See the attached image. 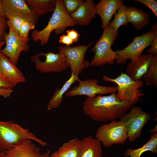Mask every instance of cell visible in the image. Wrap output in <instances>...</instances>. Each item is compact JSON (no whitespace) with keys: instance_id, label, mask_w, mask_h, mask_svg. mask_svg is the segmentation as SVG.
<instances>
[{"instance_id":"obj_1","label":"cell","mask_w":157,"mask_h":157,"mask_svg":"<svg viewBox=\"0 0 157 157\" xmlns=\"http://www.w3.org/2000/svg\"><path fill=\"white\" fill-rule=\"evenodd\" d=\"M116 93L109 95H98L87 97L83 103L84 113L92 120L105 122L120 119L134 104L119 100Z\"/></svg>"},{"instance_id":"obj_2","label":"cell","mask_w":157,"mask_h":157,"mask_svg":"<svg viewBox=\"0 0 157 157\" xmlns=\"http://www.w3.org/2000/svg\"><path fill=\"white\" fill-rule=\"evenodd\" d=\"M76 23L65 9L62 0H56V6L47 25L42 30H34L31 37L34 42L39 41L41 45L48 42L51 32L53 30L57 34L64 32L68 27H72L77 25Z\"/></svg>"},{"instance_id":"obj_3","label":"cell","mask_w":157,"mask_h":157,"mask_svg":"<svg viewBox=\"0 0 157 157\" xmlns=\"http://www.w3.org/2000/svg\"><path fill=\"white\" fill-rule=\"evenodd\" d=\"M27 140L35 141L42 147L47 145L28 129L10 121H0V148L2 150L10 149Z\"/></svg>"},{"instance_id":"obj_4","label":"cell","mask_w":157,"mask_h":157,"mask_svg":"<svg viewBox=\"0 0 157 157\" xmlns=\"http://www.w3.org/2000/svg\"><path fill=\"white\" fill-rule=\"evenodd\" d=\"M118 33H115L109 25L104 29L101 36L89 51L90 53L94 54L90 65L93 67H102L106 64H114L117 56L116 51H113L111 47L114 44Z\"/></svg>"},{"instance_id":"obj_5","label":"cell","mask_w":157,"mask_h":157,"mask_svg":"<svg viewBox=\"0 0 157 157\" xmlns=\"http://www.w3.org/2000/svg\"><path fill=\"white\" fill-rule=\"evenodd\" d=\"M102 79L105 81L113 82L117 85L116 96L120 101H130L135 104L144 95L140 89L143 85L144 81H134L126 73L121 72L118 76L113 78L104 75Z\"/></svg>"},{"instance_id":"obj_6","label":"cell","mask_w":157,"mask_h":157,"mask_svg":"<svg viewBox=\"0 0 157 157\" xmlns=\"http://www.w3.org/2000/svg\"><path fill=\"white\" fill-rule=\"evenodd\" d=\"M156 35L157 24L156 23L149 31L136 36L126 47L116 51L117 56L115 60L116 63L119 64H124L127 59H130L131 61L141 56L143 51L150 46Z\"/></svg>"},{"instance_id":"obj_7","label":"cell","mask_w":157,"mask_h":157,"mask_svg":"<svg viewBox=\"0 0 157 157\" xmlns=\"http://www.w3.org/2000/svg\"><path fill=\"white\" fill-rule=\"evenodd\" d=\"M151 116L138 106H133L120 119L126 128L128 138L131 142L141 136L143 128L151 119Z\"/></svg>"},{"instance_id":"obj_8","label":"cell","mask_w":157,"mask_h":157,"mask_svg":"<svg viewBox=\"0 0 157 157\" xmlns=\"http://www.w3.org/2000/svg\"><path fill=\"white\" fill-rule=\"evenodd\" d=\"M95 137L102 145L106 147L115 144H124L128 138L126 128L120 121L117 120L100 126Z\"/></svg>"},{"instance_id":"obj_9","label":"cell","mask_w":157,"mask_h":157,"mask_svg":"<svg viewBox=\"0 0 157 157\" xmlns=\"http://www.w3.org/2000/svg\"><path fill=\"white\" fill-rule=\"evenodd\" d=\"M95 42L87 45H79L75 47L59 46V52L64 56L67 63L70 68L71 74L78 75L90 65V62L85 59L86 53Z\"/></svg>"},{"instance_id":"obj_10","label":"cell","mask_w":157,"mask_h":157,"mask_svg":"<svg viewBox=\"0 0 157 157\" xmlns=\"http://www.w3.org/2000/svg\"><path fill=\"white\" fill-rule=\"evenodd\" d=\"M30 60L36 69L42 73L62 72L69 68L64 57L59 52H40L31 56Z\"/></svg>"},{"instance_id":"obj_11","label":"cell","mask_w":157,"mask_h":157,"mask_svg":"<svg viewBox=\"0 0 157 157\" xmlns=\"http://www.w3.org/2000/svg\"><path fill=\"white\" fill-rule=\"evenodd\" d=\"M7 23L8 32L5 36L4 41L6 45L4 48L1 49V52L16 65L21 53H26L29 51L28 42L30 39L21 38L15 32L8 21Z\"/></svg>"},{"instance_id":"obj_12","label":"cell","mask_w":157,"mask_h":157,"mask_svg":"<svg viewBox=\"0 0 157 157\" xmlns=\"http://www.w3.org/2000/svg\"><path fill=\"white\" fill-rule=\"evenodd\" d=\"M76 86L69 90L65 95L69 97L77 96H86L87 97H93L98 95L116 93V86H105L98 84V80L95 79H86L81 80Z\"/></svg>"},{"instance_id":"obj_13","label":"cell","mask_w":157,"mask_h":157,"mask_svg":"<svg viewBox=\"0 0 157 157\" xmlns=\"http://www.w3.org/2000/svg\"><path fill=\"white\" fill-rule=\"evenodd\" d=\"M4 11L8 12L24 20L35 24L39 20L24 0H1Z\"/></svg>"},{"instance_id":"obj_14","label":"cell","mask_w":157,"mask_h":157,"mask_svg":"<svg viewBox=\"0 0 157 157\" xmlns=\"http://www.w3.org/2000/svg\"><path fill=\"white\" fill-rule=\"evenodd\" d=\"M7 157H49L51 152L49 149L42 154L40 149L31 141L27 140L22 144L4 151Z\"/></svg>"},{"instance_id":"obj_15","label":"cell","mask_w":157,"mask_h":157,"mask_svg":"<svg viewBox=\"0 0 157 157\" xmlns=\"http://www.w3.org/2000/svg\"><path fill=\"white\" fill-rule=\"evenodd\" d=\"M154 55L145 54L131 61L126 68V73L134 81H142Z\"/></svg>"},{"instance_id":"obj_16","label":"cell","mask_w":157,"mask_h":157,"mask_svg":"<svg viewBox=\"0 0 157 157\" xmlns=\"http://www.w3.org/2000/svg\"><path fill=\"white\" fill-rule=\"evenodd\" d=\"M0 72L14 87L24 83L26 79L21 71L8 58L0 53Z\"/></svg>"},{"instance_id":"obj_17","label":"cell","mask_w":157,"mask_h":157,"mask_svg":"<svg viewBox=\"0 0 157 157\" xmlns=\"http://www.w3.org/2000/svg\"><path fill=\"white\" fill-rule=\"evenodd\" d=\"M123 4L122 0H101L96 5L97 14L101 19L102 29L108 25L113 15Z\"/></svg>"},{"instance_id":"obj_18","label":"cell","mask_w":157,"mask_h":157,"mask_svg":"<svg viewBox=\"0 0 157 157\" xmlns=\"http://www.w3.org/2000/svg\"><path fill=\"white\" fill-rule=\"evenodd\" d=\"M97 15L96 5L92 0H85L73 13L70 15L77 24L88 25Z\"/></svg>"},{"instance_id":"obj_19","label":"cell","mask_w":157,"mask_h":157,"mask_svg":"<svg viewBox=\"0 0 157 157\" xmlns=\"http://www.w3.org/2000/svg\"><path fill=\"white\" fill-rule=\"evenodd\" d=\"M100 141L89 135L81 139L80 157H102V149Z\"/></svg>"},{"instance_id":"obj_20","label":"cell","mask_w":157,"mask_h":157,"mask_svg":"<svg viewBox=\"0 0 157 157\" xmlns=\"http://www.w3.org/2000/svg\"><path fill=\"white\" fill-rule=\"evenodd\" d=\"M125 13L128 23L132 24L138 30L144 27L149 22V15L141 9L126 6Z\"/></svg>"},{"instance_id":"obj_21","label":"cell","mask_w":157,"mask_h":157,"mask_svg":"<svg viewBox=\"0 0 157 157\" xmlns=\"http://www.w3.org/2000/svg\"><path fill=\"white\" fill-rule=\"evenodd\" d=\"M81 80L78 75L71 74L70 78L64 84L60 89H56L50 99L47 106L48 110L58 108L63 99V96L69 90L71 86L75 82H79Z\"/></svg>"},{"instance_id":"obj_22","label":"cell","mask_w":157,"mask_h":157,"mask_svg":"<svg viewBox=\"0 0 157 157\" xmlns=\"http://www.w3.org/2000/svg\"><path fill=\"white\" fill-rule=\"evenodd\" d=\"M81 141L76 138L64 143L51 157H80Z\"/></svg>"},{"instance_id":"obj_23","label":"cell","mask_w":157,"mask_h":157,"mask_svg":"<svg viewBox=\"0 0 157 157\" xmlns=\"http://www.w3.org/2000/svg\"><path fill=\"white\" fill-rule=\"evenodd\" d=\"M150 139L141 147L135 149L128 148L124 154V157H141L144 153L150 151L157 153V132L153 133Z\"/></svg>"},{"instance_id":"obj_24","label":"cell","mask_w":157,"mask_h":157,"mask_svg":"<svg viewBox=\"0 0 157 157\" xmlns=\"http://www.w3.org/2000/svg\"><path fill=\"white\" fill-rule=\"evenodd\" d=\"M32 8L35 15L38 17L54 11L56 0H26Z\"/></svg>"},{"instance_id":"obj_25","label":"cell","mask_w":157,"mask_h":157,"mask_svg":"<svg viewBox=\"0 0 157 157\" xmlns=\"http://www.w3.org/2000/svg\"><path fill=\"white\" fill-rule=\"evenodd\" d=\"M143 79L147 86L157 88V54L154 55Z\"/></svg>"},{"instance_id":"obj_26","label":"cell","mask_w":157,"mask_h":157,"mask_svg":"<svg viewBox=\"0 0 157 157\" xmlns=\"http://www.w3.org/2000/svg\"><path fill=\"white\" fill-rule=\"evenodd\" d=\"M125 8L126 6L124 4L122 5L114 15L113 19L109 23L108 25L115 33L119 32L118 29L121 26H127L128 25Z\"/></svg>"},{"instance_id":"obj_27","label":"cell","mask_w":157,"mask_h":157,"mask_svg":"<svg viewBox=\"0 0 157 157\" xmlns=\"http://www.w3.org/2000/svg\"><path fill=\"white\" fill-rule=\"evenodd\" d=\"M4 12L6 18L8 22L16 33L19 35L21 25L24 20L6 11Z\"/></svg>"},{"instance_id":"obj_28","label":"cell","mask_w":157,"mask_h":157,"mask_svg":"<svg viewBox=\"0 0 157 157\" xmlns=\"http://www.w3.org/2000/svg\"><path fill=\"white\" fill-rule=\"evenodd\" d=\"M63 3L66 11L69 15L74 13L82 4V0H63Z\"/></svg>"},{"instance_id":"obj_29","label":"cell","mask_w":157,"mask_h":157,"mask_svg":"<svg viewBox=\"0 0 157 157\" xmlns=\"http://www.w3.org/2000/svg\"><path fill=\"white\" fill-rule=\"evenodd\" d=\"M35 28V24L26 21L22 22L19 30V35L23 39H26L28 37L29 31Z\"/></svg>"},{"instance_id":"obj_30","label":"cell","mask_w":157,"mask_h":157,"mask_svg":"<svg viewBox=\"0 0 157 157\" xmlns=\"http://www.w3.org/2000/svg\"><path fill=\"white\" fill-rule=\"evenodd\" d=\"M140 3L150 9L157 17V1L156 0H134Z\"/></svg>"},{"instance_id":"obj_31","label":"cell","mask_w":157,"mask_h":157,"mask_svg":"<svg viewBox=\"0 0 157 157\" xmlns=\"http://www.w3.org/2000/svg\"><path fill=\"white\" fill-rule=\"evenodd\" d=\"M5 17H0V40L4 41L7 33L5 30L8 26L7 19Z\"/></svg>"},{"instance_id":"obj_32","label":"cell","mask_w":157,"mask_h":157,"mask_svg":"<svg viewBox=\"0 0 157 157\" xmlns=\"http://www.w3.org/2000/svg\"><path fill=\"white\" fill-rule=\"evenodd\" d=\"M13 87L0 72V88L13 89Z\"/></svg>"},{"instance_id":"obj_33","label":"cell","mask_w":157,"mask_h":157,"mask_svg":"<svg viewBox=\"0 0 157 157\" xmlns=\"http://www.w3.org/2000/svg\"><path fill=\"white\" fill-rule=\"evenodd\" d=\"M67 35L73 40L74 43L77 42L79 39L80 34L78 32L74 29H69L66 31Z\"/></svg>"},{"instance_id":"obj_34","label":"cell","mask_w":157,"mask_h":157,"mask_svg":"<svg viewBox=\"0 0 157 157\" xmlns=\"http://www.w3.org/2000/svg\"><path fill=\"white\" fill-rule=\"evenodd\" d=\"M150 47L146 51L149 54L153 55L157 54V35H156L152 41Z\"/></svg>"},{"instance_id":"obj_35","label":"cell","mask_w":157,"mask_h":157,"mask_svg":"<svg viewBox=\"0 0 157 157\" xmlns=\"http://www.w3.org/2000/svg\"><path fill=\"white\" fill-rule=\"evenodd\" d=\"M59 42L68 46H70L74 43L72 40L67 35H63L60 36Z\"/></svg>"},{"instance_id":"obj_36","label":"cell","mask_w":157,"mask_h":157,"mask_svg":"<svg viewBox=\"0 0 157 157\" xmlns=\"http://www.w3.org/2000/svg\"><path fill=\"white\" fill-rule=\"evenodd\" d=\"M13 92V89L0 88V96L4 98L9 97Z\"/></svg>"},{"instance_id":"obj_37","label":"cell","mask_w":157,"mask_h":157,"mask_svg":"<svg viewBox=\"0 0 157 157\" xmlns=\"http://www.w3.org/2000/svg\"><path fill=\"white\" fill-rule=\"evenodd\" d=\"M0 17H6L5 13L1 0H0Z\"/></svg>"},{"instance_id":"obj_38","label":"cell","mask_w":157,"mask_h":157,"mask_svg":"<svg viewBox=\"0 0 157 157\" xmlns=\"http://www.w3.org/2000/svg\"><path fill=\"white\" fill-rule=\"evenodd\" d=\"M0 157H7L5 151L2 150L0 152Z\"/></svg>"},{"instance_id":"obj_39","label":"cell","mask_w":157,"mask_h":157,"mask_svg":"<svg viewBox=\"0 0 157 157\" xmlns=\"http://www.w3.org/2000/svg\"><path fill=\"white\" fill-rule=\"evenodd\" d=\"M5 44V42L4 41L0 40V53L1 50V48Z\"/></svg>"},{"instance_id":"obj_40","label":"cell","mask_w":157,"mask_h":157,"mask_svg":"<svg viewBox=\"0 0 157 157\" xmlns=\"http://www.w3.org/2000/svg\"><path fill=\"white\" fill-rule=\"evenodd\" d=\"M157 125L153 129H151L150 131V133H154L157 132Z\"/></svg>"},{"instance_id":"obj_41","label":"cell","mask_w":157,"mask_h":157,"mask_svg":"<svg viewBox=\"0 0 157 157\" xmlns=\"http://www.w3.org/2000/svg\"><path fill=\"white\" fill-rule=\"evenodd\" d=\"M2 150L1 149V148H0V152Z\"/></svg>"},{"instance_id":"obj_42","label":"cell","mask_w":157,"mask_h":157,"mask_svg":"<svg viewBox=\"0 0 157 157\" xmlns=\"http://www.w3.org/2000/svg\"></svg>"}]
</instances>
